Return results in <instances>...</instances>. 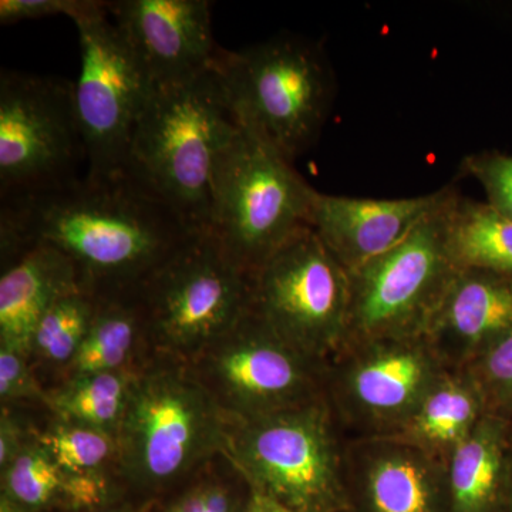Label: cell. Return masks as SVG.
Here are the masks:
<instances>
[{
  "mask_svg": "<svg viewBox=\"0 0 512 512\" xmlns=\"http://www.w3.org/2000/svg\"><path fill=\"white\" fill-rule=\"evenodd\" d=\"M194 365L231 420L284 412L326 396L328 363L293 348L254 309Z\"/></svg>",
  "mask_w": 512,
  "mask_h": 512,
  "instance_id": "7c38bea8",
  "label": "cell"
},
{
  "mask_svg": "<svg viewBox=\"0 0 512 512\" xmlns=\"http://www.w3.org/2000/svg\"><path fill=\"white\" fill-rule=\"evenodd\" d=\"M30 440L28 430L18 416L3 407L0 417V468L5 470Z\"/></svg>",
  "mask_w": 512,
  "mask_h": 512,
  "instance_id": "d6a6232c",
  "label": "cell"
},
{
  "mask_svg": "<svg viewBox=\"0 0 512 512\" xmlns=\"http://www.w3.org/2000/svg\"><path fill=\"white\" fill-rule=\"evenodd\" d=\"M444 238L457 271L476 269L512 278V221L487 201L457 191L446 208Z\"/></svg>",
  "mask_w": 512,
  "mask_h": 512,
  "instance_id": "44dd1931",
  "label": "cell"
},
{
  "mask_svg": "<svg viewBox=\"0 0 512 512\" xmlns=\"http://www.w3.org/2000/svg\"><path fill=\"white\" fill-rule=\"evenodd\" d=\"M0 512H30L28 508L23 507L6 494L0 495Z\"/></svg>",
  "mask_w": 512,
  "mask_h": 512,
  "instance_id": "e575fe53",
  "label": "cell"
},
{
  "mask_svg": "<svg viewBox=\"0 0 512 512\" xmlns=\"http://www.w3.org/2000/svg\"><path fill=\"white\" fill-rule=\"evenodd\" d=\"M350 512H448L446 464L390 437L345 444Z\"/></svg>",
  "mask_w": 512,
  "mask_h": 512,
  "instance_id": "9a60e30c",
  "label": "cell"
},
{
  "mask_svg": "<svg viewBox=\"0 0 512 512\" xmlns=\"http://www.w3.org/2000/svg\"><path fill=\"white\" fill-rule=\"evenodd\" d=\"M86 161L74 84L3 69L0 74V200L70 183Z\"/></svg>",
  "mask_w": 512,
  "mask_h": 512,
  "instance_id": "30bf717a",
  "label": "cell"
},
{
  "mask_svg": "<svg viewBox=\"0 0 512 512\" xmlns=\"http://www.w3.org/2000/svg\"><path fill=\"white\" fill-rule=\"evenodd\" d=\"M72 20L82 57L74 104L86 148V177H113L126 173L134 128L153 84L110 18L107 2L87 0Z\"/></svg>",
  "mask_w": 512,
  "mask_h": 512,
  "instance_id": "ba28073f",
  "label": "cell"
},
{
  "mask_svg": "<svg viewBox=\"0 0 512 512\" xmlns=\"http://www.w3.org/2000/svg\"><path fill=\"white\" fill-rule=\"evenodd\" d=\"M231 424L194 369L153 367L134 377L116 466L134 487L163 490L225 454Z\"/></svg>",
  "mask_w": 512,
  "mask_h": 512,
  "instance_id": "3957f363",
  "label": "cell"
},
{
  "mask_svg": "<svg viewBox=\"0 0 512 512\" xmlns=\"http://www.w3.org/2000/svg\"><path fill=\"white\" fill-rule=\"evenodd\" d=\"M93 512H131L124 507H111V505H107V507L100 508V510Z\"/></svg>",
  "mask_w": 512,
  "mask_h": 512,
  "instance_id": "8d00e7d4",
  "label": "cell"
},
{
  "mask_svg": "<svg viewBox=\"0 0 512 512\" xmlns=\"http://www.w3.org/2000/svg\"><path fill=\"white\" fill-rule=\"evenodd\" d=\"M39 441L66 474L106 473L109 464H116L119 451L113 434L59 417L40 434Z\"/></svg>",
  "mask_w": 512,
  "mask_h": 512,
  "instance_id": "484cf974",
  "label": "cell"
},
{
  "mask_svg": "<svg viewBox=\"0 0 512 512\" xmlns=\"http://www.w3.org/2000/svg\"><path fill=\"white\" fill-rule=\"evenodd\" d=\"M460 173L474 178L488 204L512 221V154L498 150L470 154L461 161Z\"/></svg>",
  "mask_w": 512,
  "mask_h": 512,
  "instance_id": "83f0119b",
  "label": "cell"
},
{
  "mask_svg": "<svg viewBox=\"0 0 512 512\" xmlns=\"http://www.w3.org/2000/svg\"><path fill=\"white\" fill-rule=\"evenodd\" d=\"M349 272L311 227L302 228L254 275V312L299 352L328 363L345 345Z\"/></svg>",
  "mask_w": 512,
  "mask_h": 512,
  "instance_id": "8fae6325",
  "label": "cell"
},
{
  "mask_svg": "<svg viewBox=\"0 0 512 512\" xmlns=\"http://www.w3.org/2000/svg\"><path fill=\"white\" fill-rule=\"evenodd\" d=\"M82 288L76 268L49 247H33L3 262L0 278V346L32 355L40 319L64 293Z\"/></svg>",
  "mask_w": 512,
  "mask_h": 512,
  "instance_id": "ac0fdd59",
  "label": "cell"
},
{
  "mask_svg": "<svg viewBox=\"0 0 512 512\" xmlns=\"http://www.w3.org/2000/svg\"><path fill=\"white\" fill-rule=\"evenodd\" d=\"M483 394L487 414L512 423V332L464 366Z\"/></svg>",
  "mask_w": 512,
  "mask_h": 512,
  "instance_id": "4316f807",
  "label": "cell"
},
{
  "mask_svg": "<svg viewBox=\"0 0 512 512\" xmlns=\"http://www.w3.org/2000/svg\"><path fill=\"white\" fill-rule=\"evenodd\" d=\"M512 332V278L493 272L457 271L424 338L448 369L473 362Z\"/></svg>",
  "mask_w": 512,
  "mask_h": 512,
  "instance_id": "e0dca14e",
  "label": "cell"
},
{
  "mask_svg": "<svg viewBox=\"0 0 512 512\" xmlns=\"http://www.w3.org/2000/svg\"><path fill=\"white\" fill-rule=\"evenodd\" d=\"M245 512H295L286 505L279 503L275 498L269 497L262 491L249 487L247 508Z\"/></svg>",
  "mask_w": 512,
  "mask_h": 512,
  "instance_id": "836d02e7",
  "label": "cell"
},
{
  "mask_svg": "<svg viewBox=\"0 0 512 512\" xmlns=\"http://www.w3.org/2000/svg\"><path fill=\"white\" fill-rule=\"evenodd\" d=\"M313 192L292 161L241 123L215 164L208 232L254 276L296 232L309 227Z\"/></svg>",
  "mask_w": 512,
  "mask_h": 512,
  "instance_id": "8992f818",
  "label": "cell"
},
{
  "mask_svg": "<svg viewBox=\"0 0 512 512\" xmlns=\"http://www.w3.org/2000/svg\"><path fill=\"white\" fill-rule=\"evenodd\" d=\"M66 473L39 441L30 440L2 470V494L30 512L62 505Z\"/></svg>",
  "mask_w": 512,
  "mask_h": 512,
  "instance_id": "d4e9b609",
  "label": "cell"
},
{
  "mask_svg": "<svg viewBox=\"0 0 512 512\" xmlns=\"http://www.w3.org/2000/svg\"><path fill=\"white\" fill-rule=\"evenodd\" d=\"M443 205L386 254L350 272L345 345L367 340L424 336L457 274L444 238Z\"/></svg>",
  "mask_w": 512,
  "mask_h": 512,
  "instance_id": "9c48e42d",
  "label": "cell"
},
{
  "mask_svg": "<svg viewBox=\"0 0 512 512\" xmlns=\"http://www.w3.org/2000/svg\"><path fill=\"white\" fill-rule=\"evenodd\" d=\"M97 305L99 296L87 289L64 293L40 319L32 353L52 365L69 366L92 326Z\"/></svg>",
  "mask_w": 512,
  "mask_h": 512,
  "instance_id": "cb8c5ba5",
  "label": "cell"
},
{
  "mask_svg": "<svg viewBox=\"0 0 512 512\" xmlns=\"http://www.w3.org/2000/svg\"><path fill=\"white\" fill-rule=\"evenodd\" d=\"M134 377L127 370L69 377L62 386L46 394L45 404L59 419L117 437Z\"/></svg>",
  "mask_w": 512,
  "mask_h": 512,
  "instance_id": "603a6c76",
  "label": "cell"
},
{
  "mask_svg": "<svg viewBox=\"0 0 512 512\" xmlns=\"http://www.w3.org/2000/svg\"><path fill=\"white\" fill-rule=\"evenodd\" d=\"M512 470V423L485 414L446 461L448 512H503Z\"/></svg>",
  "mask_w": 512,
  "mask_h": 512,
  "instance_id": "d6986e66",
  "label": "cell"
},
{
  "mask_svg": "<svg viewBox=\"0 0 512 512\" xmlns=\"http://www.w3.org/2000/svg\"><path fill=\"white\" fill-rule=\"evenodd\" d=\"M239 128L215 64L153 87L134 128L126 173L192 228L208 231L215 164Z\"/></svg>",
  "mask_w": 512,
  "mask_h": 512,
  "instance_id": "7a4b0ae2",
  "label": "cell"
},
{
  "mask_svg": "<svg viewBox=\"0 0 512 512\" xmlns=\"http://www.w3.org/2000/svg\"><path fill=\"white\" fill-rule=\"evenodd\" d=\"M110 481L106 473L66 474L63 507L72 511L93 512L107 507Z\"/></svg>",
  "mask_w": 512,
  "mask_h": 512,
  "instance_id": "4dcf8cb0",
  "label": "cell"
},
{
  "mask_svg": "<svg viewBox=\"0 0 512 512\" xmlns=\"http://www.w3.org/2000/svg\"><path fill=\"white\" fill-rule=\"evenodd\" d=\"M447 369L424 336L353 343L326 365V397L350 439L392 436Z\"/></svg>",
  "mask_w": 512,
  "mask_h": 512,
  "instance_id": "4fadbf2b",
  "label": "cell"
},
{
  "mask_svg": "<svg viewBox=\"0 0 512 512\" xmlns=\"http://www.w3.org/2000/svg\"><path fill=\"white\" fill-rule=\"evenodd\" d=\"M87 0H2L0 23L12 25L23 20L43 19L49 16L66 15L72 19L82 12Z\"/></svg>",
  "mask_w": 512,
  "mask_h": 512,
  "instance_id": "1f68e13d",
  "label": "cell"
},
{
  "mask_svg": "<svg viewBox=\"0 0 512 512\" xmlns=\"http://www.w3.org/2000/svg\"><path fill=\"white\" fill-rule=\"evenodd\" d=\"M143 329V316L134 291L99 296L92 326L67 366L69 377L126 370Z\"/></svg>",
  "mask_w": 512,
  "mask_h": 512,
  "instance_id": "7402d4cb",
  "label": "cell"
},
{
  "mask_svg": "<svg viewBox=\"0 0 512 512\" xmlns=\"http://www.w3.org/2000/svg\"><path fill=\"white\" fill-rule=\"evenodd\" d=\"M144 330L194 362L254 309V276L211 232H198L134 289Z\"/></svg>",
  "mask_w": 512,
  "mask_h": 512,
  "instance_id": "52a82bcc",
  "label": "cell"
},
{
  "mask_svg": "<svg viewBox=\"0 0 512 512\" xmlns=\"http://www.w3.org/2000/svg\"><path fill=\"white\" fill-rule=\"evenodd\" d=\"M328 397L232 420L224 457L248 487L295 512H350L345 444Z\"/></svg>",
  "mask_w": 512,
  "mask_h": 512,
  "instance_id": "5b68a950",
  "label": "cell"
},
{
  "mask_svg": "<svg viewBox=\"0 0 512 512\" xmlns=\"http://www.w3.org/2000/svg\"><path fill=\"white\" fill-rule=\"evenodd\" d=\"M503 512H512V470L510 484H508L507 497H505Z\"/></svg>",
  "mask_w": 512,
  "mask_h": 512,
  "instance_id": "d590c367",
  "label": "cell"
},
{
  "mask_svg": "<svg viewBox=\"0 0 512 512\" xmlns=\"http://www.w3.org/2000/svg\"><path fill=\"white\" fill-rule=\"evenodd\" d=\"M28 359L16 350L0 346V399L3 406L23 400L46 402L47 393L40 389Z\"/></svg>",
  "mask_w": 512,
  "mask_h": 512,
  "instance_id": "f546056e",
  "label": "cell"
},
{
  "mask_svg": "<svg viewBox=\"0 0 512 512\" xmlns=\"http://www.w3.org/2000/svg\"><path fill=\"white\" fill-rule=\"evenodd\" d=\"M0 202L3 262L40 245L56 249L97 296L134 291L202 232L127 173L84 175Z\"/></svg>",
  "mask_w": 512,
  "mask_h": 512,
  "instance_id": "6da1fadb",
  "label": "cell"
},
{
  "mask_svg": "<svg viewBox=\"0 0 512 512\" xmlns=\"http://www.w3.org/2000/svg\"><path fill=\"white\" fill-rule=\"evenodd\" d=\"M107 10L153 87L197 76L220 53L207 0H116Z\"/></svg>",
  "mask_w": 512,
  "mask_h": 512,
  "instance_id": "5bb4252c",
  "label": "cell"
},
{
  "mask_svg": "<svg viewBox=\"0 0 512 512\" xmlns=\"http://www.w3.org/2000/svg\"><path fill=\"white\" fill-rule=\"evenodd\" d=\"M249 490L239 493L234 485L218 478H202L192 484L161 512H245Z\"/></svg>",
  "mask_w": 512,
  "mask_h": 512,
  "instance_id": "f1b7e54d",
  "label": "cell"
},
{
  "mask_svg": "<svg viewBox=\"0 0 512 512\" xmlns=\"http://www.w3.org/2000/svg\"><path fill=\"white\" fill-rule=\"evenodd\" d=\"M215 66L239 123L289 161L318 143L336 92L320 43L285 33L235 52L221 49Z\"/></svg>",
  "mask_w": 512,
  "mask_h": 512,
  "instance_id": "277c9868",
  "label": "cell"
},
{
  "mask_svg": "<svg viewBox=\"0 0 512 512\" xmlns=\"http://www.w3.org/2000/svg\"><path fill=\"white\" fill-rule=\"evenodd\" d=\"M487 414L483 394L464 367L447 369L390 439L419 448L446 464Z\"/></svg>",
  "mask_w": 512,
  "mask_h": 512,
  "instance_id": "ffe728a7",
  "label": "cell"
},
{
  "mask_svg": "<svg viewBox=\"0 0 512 512\" xmlns=\"http://www.w3.org/2000/svg\"><path fill=\"white\" fill-rule=\"evenodd\" d=\"M454 190L450 184L410 198L345 197L315 190L308 224L350 274L397 247L439 210Z\"/></svg>",
  "mask_w": 512,
  "mask_h": 512,
  "instance_id": "2e32d148",
  "label": "cell"
}]
</instances>
